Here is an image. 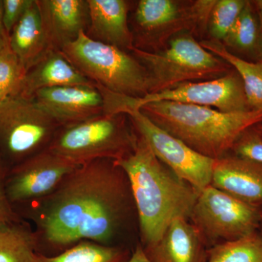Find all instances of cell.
Returning <instances> with one entry per match:
<instances>
[{"mask_svg":"<svg viewBox=\"0 0 262 262\" xmlns=\"http://www.w3.org/2000/svg\"><path fill=\"white\" fill-rule=\"evenodd\" d=\"M9 47L27 71L40 61L49 51L36 0H32L10 33Z\"/></svg>","mask_w":262,"mask_h":262,"instance_id":"cell-19","label":"cell"},{"mask_svg":"<svg viewBox=\"0 0 262 262\" xmlns=\"http://www.w3.org/2000/svg\"><path fill=\"white\" fill-rule=\"evenodd\" d=\"M32 214L38 239L52 246L84 241L113 246L136 210L126 173L114 160L99 159L69 174L54 192L36 203Z\"/></svg>","mask_w":262,"mask_h":262,"instance_id":"cell-1","label":"cell"},{"mask_svg":"<svg viewBox=\"0 0 262 262\" xmlns=\"http://www.w3.org/2000/svg\"><path fill=\"white\" fill-rule=\"evenodd\" d=\"M8 97H6V96H5V95L0 91V103L3 102V101L6 99Z\"/></svg>","mask_w":262,"mask_h":262,"instance_id":"cell-33","label":"cell"},{"mask_svg":"<svg viewBox=\"0 0 262 262\" xmlns=\"http://www.w3.org/2000/svg\"><path fill=\"white\" fill-rule=\"evenodd\" d=\"M259 127H260V128H261V130L262 131V121L261 122H260V123H259Z\"/></svg>","mask_w":262,"mask_h":262,"instance_id":"cell-34","label":"cell"},{"mask_svg":"<svg viewBox=\"0 0 262 262\" xmlns=\"http://www.w3.org/2000/svg\"><path fill=\"white\" fill-rule=\"evenodd\" d=\"M18 222L5 190V179L0 168V223Z\"/></svg>","mask_w":262,"mask_h":262,"instance_id":"cell-29","label":"cell"},{"mask_svg":"<svg viewBox=\"0 0 262 262\" xmlns=\"http://www.w3.org/2000/svg\"><path fill=\"white\" fill-rule=\"evenodd\" d=\"M104 114L126 115L139 136L150 149L179 178L198 192L211 185L214 160L191 149L151 121L139 108L103 97Z\"/></svg>","mask_w":262,"mask_h":262,"instance_id":"cell-8","label":"cell"},{"mask_svg":"<svg viewBox=\"0 0 262 262\" xmlns=\"http://www.w3.org/2000/svg\"><path fill=\"white\" fill-rule=\"evenodd\" d=\"M32 2V0H3V22L9 37Z\"/></svg>","mask_w":262,"mask_h":262,"instance_id":"cell-28","label":"cell"},{"mask_svg":"<svg viewBox=\"0 0 262 262\" xmlns=\"http://www.w3.org/2000/svg\"><path fill=\"white\" fill-rule=\"evenodd\" d=\"M60 127L33 98L0 103V149L18 163L47 149Z\"/></svg>","mask_w":262,"mask_h":262,"instance_id":"cell-9","label":"cell"},{"mask_svg":"<svg viewBox=\"0 0 262 262\" xmlns=\"http://www.w3.org/2000/svg\"><path fill=\"white\" fill-rule=\"evenodd\" d=\"M215 2L140 0L134 15V48L160 51L179 34L207 29Z\"/></svg>","mask_w":262,"mask_h":262,"instance_id":"cell-7","label":"cell"},{"mask_svg":"<svg viewBox=\"0 0 262 262\" xmlns=\"http://www.w3.org/2000/svg\"><path fill=\"white\" fill-rule=\"evenodd\" d=\"M246 0H216L208 18V33L211 39L223 42L238 18Z\"/></svg>","mask_w":262,"mask_h":262,"instance_id":"cell-25","label":"cell"},{"mask_svg":"<svg viewBox=\"0 0 262 262\" xmlns=\"http://www.w3.org/2000/svg\"><path fill=\"white\" fill-rule=\"evenodd\" d=\"M32 98L61 127L104 114L103 96L96 85L42 89L36 92Z\"/></svg>","mask_w":262,"mask_h":262,"instance_id":"cell-13","label":"cell"},{"mask_svg":"<svg viewBox=\"0 0 262 262\" xmlns=\"http://www.w3.org/2000/svg\"><path fill=\"white\" fill-rule=\"evenodd\" d=\"M138 138L126 115L103 114L60 127L48 149L80 166L96 160H121L135 149Z\"/></svg>","mask_w":262,"mask_h":262,"instance_id":"cell-5","label":"cell"},{"mask_svg":"<svg viewBox=\"0 0 262 262\" xmlns=\"http://www.w3.org/2000/svg\"><path fill=\"white\" fill-rule=\"evenodd\" d=\"M89 24L86 34L94 40L126 52L134 48L128 24L130 2L125 0H87Z\"/></svg>","mask_w":262,"mask_h":262,"instance_id":"cell-17","label":"cell"},{"mask_svg":"<svg viewBox=\"0 0 262 262\" xmlns=\"http://www.w3.org/2000/svg\"><path fill=\"white\" fill-rule=\"evenodd\" d=\"M139 110L163 130L213 160L228 155L243 131L262 121V112L226 113L173 101H153Z\"/></svg>","mask_w":262,"mask_h":262,"instance_id":"cell-3","label":"cell"},{"mask_svg":"<svg viewBox=\"0 0 262 262\" xmlns=\"http://www.w3.org/2000/svg\"><path fill=\"white\" fill-rule=\"evenodd\" d=\"M211 185L262 209V164L225 155L214 160Z\"/></svg>","mask_w":262,"mask_h":262,"instance_id":"cell-16","label":"cell"},{"mask_svg":"<svg viewBox=\"0 0 262 262\" xmlns=\"http://www.w3.org/2000/svg\"><path fill=\"white\" fill-rule=\"evenodd\" d=\"M48 50L60 51L87 32V0H36Z\"/></svg>","mask_w":262,"mask_h":262,"instance_id":"cell-14","label":"cell"},{"mask_svg":"<svg viewBox=\"0 0 262 262\" xmlns=\"http://www.w3.org/2000/svg\"><path fill=\"white\" fill-rule=\"evenodd\" d=\"M9 45V35L5 31L3 22V1H0V51Z\"/></svg>","mask_w":262,"mask_h":262,"instance_id":"cell-30","label":"cell"},{"mask_svg":"<svg viewBox=\"0 0 262 262\" xmlns=\"http://www.w3.org/2000/svg\"><path fill=\"white\" fill-rule=\"evenodd\" d=\"M37 234L18 222L0 223V262H42Z\"/></svg>","mask_w":262,"mask_h":262,"instance_id":"cell-22","label":"cell"},{"mask_svg":"<svg viewBox=\"0 0 262 262\" xmlns=\"http://www.w3.org/2000/svg\"><path fill=\"white\" fill-rule=\"evenodd\" d=\"M259 123L250 126L241 133L231 149L232 155L253 163L262 164V131Z\"/></svg>","mask_w":262,"mask_h":262,"instance_id":"cell-27","label":"cell"},{"mask_svg":"<svg viewBox=\"0 0 262 262\" xmlns=\"http://www.w3.org/2000/svg\"><path fill=\"white\" fill-rule=\"evenodd\" d=\"M207 262H262V234L258 231L241 238L213 245Z\"/></svg>","mask_w":262,"mask_h":262,"instance_id":"cell-24","label":"cell"},{"mask_svg":"<svg viewBox=\"0 0 262 262\" xmlns=\"http://www.w3.org/2000/svg\"><path fill=\"white\" fill-rule=\"evenodd\" d=\"M27 72L9 45L0 51V91L6 97L20 95Z\"/></svg>","mask_w":262,"mask_h":262,"instance_id":"cell-26","label":"cell"},{"mask_svg":"<svg viewBox=\"0 0 262 262\" xmlns=\"http://www.w3.org/2000/svg\"><path fill=\"white\" fill-rule=\"evenodd\" d=\"M227 49L255 58L262 59V30L253 2L247 1L244 10L224 39Z\"/></svg>","mask_w":262,"mask_h":262,"instance_id":"cell-21","label":"cell"},{"mask_svg":"<svg viewBox=\"0 0 262 262\" xmlns=\"http://www.w3.org/2000/svg\"><path fill=\"white\" fill-rule=\"evenodd\" d=\"M95 85L71 64L61 51L50 50L27 71L19 96L32 98L36 92L42 89Z\"/></svg>","mask_w":262,"mask_h":262,"instance_id":"cell-18","label":"cell"},{"mask_svg":"<svg viewBox=\"0 0 262 262\" xmlns=\"http://www.w3.org/2000/svg\"><path fill=\"white\" fill-rule=\"evenodd\" d=\"M79 166L48 149L17 164L5 178L10 203L42 201Z\"/></svg>","mask_w":262,"mask_h":262,"instance_id":"cell-12","label":"cell"},{"mask_svg":"<svg viewBox=\"0 0 262 262\" xmlns=\"http://www.w3.org/2000/svg\"><path fill=\"white\" fill-rule=\"evenodd\" d=\"M127 262H151L146 256L144 248L141 245L136 246L134 252L130 255Z\"/></svg>","mask_w":262,"mask_h":262,"instance_id":"cell-31","label":"cell"},{"mask_svg":"<svg viewBox=\"0 0 262 262\" xmlns=\"http://www.w3.org/2000/svg\"><path fill=\"white\" fill-rule=\"evenodd\" d=\"M60 51L86 78L110 92L136 98L151 94L149 72L137 58L91 39L85 32Z\"/></svg>","mask_w":262,"mask_h":262,"instance_id":"cell-4","label":"cell"},{"mask_svg":"<svg viewBox=\"0 0 262 262\" xmlns=\"http://www.w3.org/2000/svg\"><path fill=\"white\" fill-rule=\"evenodd\" d=\"M255 7H256V11H257L258 18H259L260 24H261L262 30V0L253 2Z\"/></svg>","mask_w":262,"mask_h":262,"instance_id":"cell-32","label":"cell"},{"mask_svg":"<svg viewBox=\"0 0 262 262\" xmlns=\"http://www.w3.org/2000/svg\"><path fill=\"white\" fill-rule=\"evenodd\" d=\"M190 220L207 243L215 245L256 232L262 209L209 185L199 192Z\"/></svg>","mask_w":262,"mask_h":262,"instance_id":"cell-10","label":"cell"},{"mask_svg":"<svg viewBox=\"0 0 262 262\" xmlns=\"http://www.w3.org/2000/svg\"><path fill=\"white\" fill-rule=\"evenodd\" d=\"M201 45L228 63L242 80L251 111L262 112V59L248 61L231 53L223 43L214 39L201 40Z\"/></svg>","mask_w":262,"mask_h":262,"instance_id":"cell-20","label":"cell"},{"mask_svg":"<svg viewBox=\"0 0 262 262\" xmlns=\"http://www.w3.org/2000/svg\"><path fill=\"white\" fill-rule=\"evenodd\" d=\"M115 162L130 182L143 247L157 242L176 219L190 220L199 192L164 165L141 136L132 153Z\"/></svg>","mask_w":262,"mask_h":262,"instance_id":"cell-2","label":"cell"},{"mask_svg":"<svg viewBox=\"0 0 262 262\" xmlns=\"http://www.w3.org/2000/svg\"><path fill=\"white\" fill-rule=\"evenodd\" d=\"M130 255L125 248L84 241L57 256L40 258L42 262H127Z\"/></svg>","mask_w":262,"mask_h":262,"instance_id":"cell-23","label":"cell"},{"mask_svg":"<svg viewBox=\"0 0 262 262\" xmlns=\"http://www.w3.org/2000/svg\"><path fill=\"white\" fill-rule=\"evenodd\" d=\"M143 248L151 262H207L209 249L198 229L183 217L174 220L157 242Z\"/></svg>","mask_w":262,"mask_h":262,"instance_id":"cell-15","label":"cell"},{"mask_svg":"<svg viewBox=\"0 0 262 262\" xmlns=\"http://www.w3.org/2000/svg\"><path fill=\"white\" fill-rule=\"evenodd\" d=\"M130 53L149 72L151 94L162 92L185 82L219 78L232 69L205 49L190 33L179 34L162 51L149 52L134 48Z\"/></svg>","mask_w":262,"mask_h":262,"instance_id":"cell-6","label":"cell"},{"mask_svg":"<svg viewBox=\"0 0 262 262\" xmlns=\"http://www.w3.org/2000/svg\"><path fill=\"white\" fill-rule=\"evenodd\" d=\"M113 98L118 102L137 108L153 101H167L207 106L226 113L251 111L242 80L233 69L219 78L185 82L142 98L114 94Z\"/></svg>","mask_w":262,"mask_h":262,"instance_id":"cell-11","label":"cell"}]
</instances>
